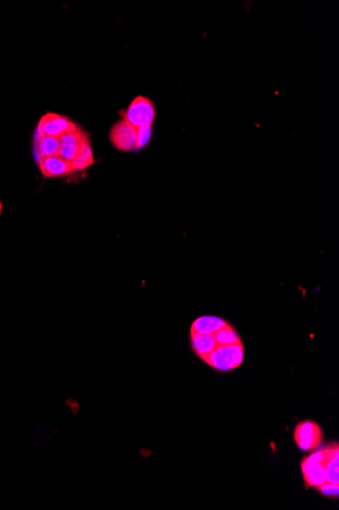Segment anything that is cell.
Here are the masks:
<instances>
[{"label": "cell", "mask_w": 339, "mask_h": 510, "mask_svg": "<svg viewBox=\"0 0 339 510\" xmlns=\"http://www.w3.org/2000/svg\"><path fill=\"white\" fill-rule=\"evenodd\" d=\"M244 360V345L243 342L235 344L220 345L205 356L202 360L211 368L218 371H231L237 369Z\"/></svg>", "instance_id": "1"}, {"label": "cell", "mask_w": 339, "mask_h": 510, "mask_svg": "<svg viewBox=\"0 0 339 510\" xmlns=\"http://www.w3.org/2000/svg\"><path fill=\"white\" fill-rule=\"evenodd\" d=\"M327 449L314 451L301 463L304 481L308 487L318 488L327 482L326 476Z\"/></svg>", "instance_id": "2"}, {"label": "cell", "mask_w": 339, "mask_h": 510, "mask_svg": "<svg viewBox=\"0 0 339 510\" xmlns=\"http://www.w3.org/2000/svg\"><path fill=\"white\" fill-rule=\"evenodd\" d=\"M120 115L125 122L135 128L153 126L156 117L155 105L149 98L140 96L131 102L126 110L121 111Z\"/></svg>", "instance_id": "3"}, {"label": "cell", "mask_w": 339, "mask_h": 510, "mask_svg": "<svg viewBox=\"0 0 339 510\" xmlns=\"http://www.w3.org/2000/svg\"><path fill=\"white\" fill-rule=\"evenodd\" d=\"M294 439L301 451H314L322 444L324 434L321 427L314 421L306 420L296 425Z\"/></svg>", "instance_id": "4"}, {"label": "cell", "mask_w": 339, "mask_h": 510, "mask_svg": "<svg viewBox=\"0 0 339 510\" xmlns=\"http://www.w3.org/2000/svg\"><path fill=\"white\" fill-rule=\"evenodd\" d=\"M77 128V126L68 117L56 113H47L40 120L38 135L59 139L68 131L75 130Z\"/></svg>", "instance_id": "5"}, {"label": "cell", "mask_w": 339, "mask_h": 510, "mask_svg": "<svg viewBox=\"0 0 339 510\" xmlns=\"http://www.w3.org/2000/svg\"><path fill=\"white\" fill-rule=\"evenodd\" d=\"M110 139L113 146L120 151H133L136 149L137 128L131 126L125 120L114 124L110 131Z\"/></svg>", "instance_id": "6"}, {"label": "cell", "mask_w": 339, "mask_h": 510, "mask_svg": "<svg viewBox=\"0 0 339 510\" xmlns=\"http://www.w3.org/2000/svg\"><path fill=\"white\" fill-rule=\"evenodd\" d=\"M88 136L82 133L79 126L75 130L68 131L59 138V156L71 162L77 157L84 143L88 141Z\"/></svg>", "instance_id": "7"}, {"label": "cell", "mask_w": 339, "mask_h": 510, "mask_svg": "<svg viewBox=\"0 0 339 510\" xmlns=\"http://www.w3.org/2000/svg\"><path fill=\"white\" fill-rule=\"evenodd\" d=\"M39 166L46 177H64L73 173L70 162L59 155L39 158Z\"/></svg>", "instance_id": "8"}, {"label": "cell", "mask_w": 339, "mask_h": 510, "mask_svg": "<svg viewBox=\"0 0 339 510\" xmlns=\"http://www.w3.org/2000/svg\"><path fill=\"white\" fill-rule=\"evenodd\" d=\"M190 335L194 353L202 360L216 347H220L216 344L213 333H190Z\"/></svg>", "instance_id": "9"}, {"label": "cell", "mask_w": 339, "mask_h": 510, "mask_svg": "<svg viewBox=\"0 0 339 510\" xmlns=\"http://www.w3.org/2000/svg\"><path fill=\"white\" fill-rule=\"evenodd\" d=\"M59 148L60 141L58 138L37 135L35 141V151L38 158L59 155Z\"/></svg>", "instance_id": "10"}, {"label": "cell", "mask_w": 339, "mask_h": 510, "mask_svg": "<svg viewBox=\"0 0 339 510\" xmlns=\"http://www.w3.org/2000/svg\"><path fill=\"white\" fill-rule=\"evenodd\" d=\"M327 482L339 484V446L338 443L327 445Z\"/></svg>", "instance_id": "11"}, {"label": "cell", "mask_w": 339, "mask_h": 510, "mask_svg": "<svg viewBox=\"0 0 339 510\" xmlns=\"http://www.w3.org/2000/svg\"><path fill=\"white\" fill-rule=\"evenodd\" d=\"M227 321L215 316H204L193 323L190 333H213L227 325Z\"/></svg>", "instance_id": "12"}, {"label": "cell", "mask_w": 339, "mask_h": 510, "mask_svg": "<svg viewBox=\"0 0 339 510\" xmlns=\"http://www.w3.org/2000/svg\"><path fill=\"white\" fill-rule=\"evenodd\" d=\"M93 163H95V160H93V151H91L90 142L88 140L84 143L77 157L70 162L71 169H73V173H77V171L88 168Z\"/></svg>", "instance_id": "13"}, {"label": "cell", "mask_w": 339, "mask_h": 510, "mask_svg": "<svg viewBox=\"0 0 339 510\" xmlns=\"http://www.w3.org/2000/svg\"><path fill=\"white\" fill-rule=\"evenodd\" d=\"M151 137V126H140L137 128V139H136V149H142L146 146Z\"/></svg>", "instance_id": "14"}, {"label": "cell", "mask_w": 339, "mask_h": 510, "mask_svg": "<svg viewBox=\"0 0 339 510\" xmlns=\"http://www.w3.org/2000/svg\"><path fill=\"white\" fill-rule=\"evenodd\" d=\"M318 491L322 495L330 498H338L339 495V484H332V483L326 482L317 488Z\"/></svg>", "instance_id": "15"}]
</instances>
